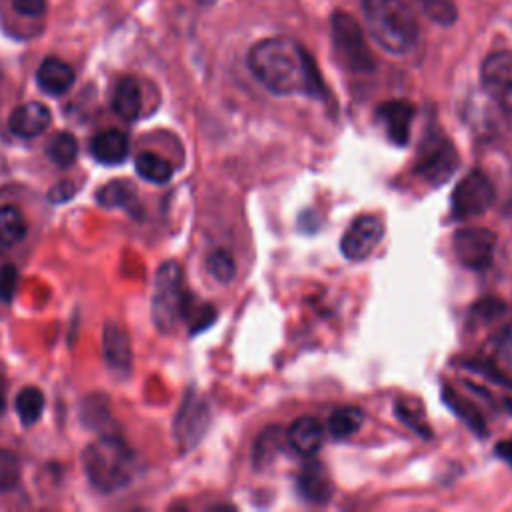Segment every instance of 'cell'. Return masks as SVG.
I'll return each mask as SVG.
<instances>
[{
  "label": "cell",
  "instance_id": "6da1fadb",
  "mask_svg": "<svg viewBox=\"0 0 512 512\" xmlns=\"http://www.w3.org/2000/svg\"><path fill=\"white\" fill-rule=\"evenodd\" d=\"M252 74L274 94H324L318 68L304 46L292 38L276 36L256 42L248 52Z\"/></svg>",
  "mask_w": 512,
  "mask_h": 512
},
{
  "label": "cell",
  "instance_id": "7a4b0ae2",
  "mask_svg": "<svg viewBox=\"0 0 512 512\" xmlns=\"http://www.w3.org/2000/svg\"><path fill=\"white\" fill-rule=\"evenodd\" d=\"M134 454L118 434H102L82 452V466L90 484L100 492H116L130 484Z\"/></svg>",
  "mask_w": 512,
  "mask_h": 512
},
{
  "label": "cell",
  "instance_id": "3957f363",
  "mask_svg": "<svg viewBox=\"0 0 512 512\" xmlns=\"http://www.w3.org/2000/svg\"><path fill=\"white\" fill-rule=\"evenodd\" d=\"M364 20L370 36L392 54H406L418 42V22L404 0H364Z\"/></svg>",
  "mask_w": 512,
  "mask_h": 512
},
{
  "label": "cell",
  "instance_id": "277c9868",
  "mask_svg": "<svg viewBox=\"0 0 512 512\" xmlns=\"http://www.w3.org/2000/svg\"><path fill=\"white\" fill-rule=\"evenodd\" d=\"M182 270L174 260H168L158 266L154 276V294H152V320L160 332H172L178 320L184 318V308L188 302Z\"/></svg>",
  "mask_w": 512,
  "mask_h": 512
},
{
  "label": "cell",
  "instance_id": "5b68a950",
  "mask_svg": "<svg viewBox=\"0 0 512 512\" xmlns=\"http://www.w3.org/2000/svg\"><path fill=\"white\" fill-rule=\"evenodd\" d=\"M332 44L340 62L354 72H372L374 56L364 40V32L360 24L344 12H336L332 16Z\"/></svg>",
  "mask_w": 512,
  "mask_h": 512
},
{
  "label": "cell",
  "instance_id": "8992f818",
  "mask_svg": "<svg viewBox=\"0 0 512 512\" xmlns=\"http://www.w3.org/2000/svg\"><path fill=\"white\" fill-rule=\"evenodd\" d=\"M458 168V152L442 134H430L416 156V174L432 186L444 184Z\"/></svg>",
  "mask_w": 512,
  "mask_h": 512
},
{
  "label": "cell",
  "instance_id": "52a82bcc",
  "mask_svg": "<svg viewBox=\"0 0 512 512\" xmlns=\"http://www.w3.org/2000/svg\"><path fill=\"white\" fill-rule=\"evenodd\" d=\"M496 198V190L488 176L480 170L468 172L454 188L450 206H452V216L458 220L474 218L484 214Z\"/></svg>",
  "mask_w": 512,
  "mask_h": 512
},
{
  "label": "cell",
  "instance_id": "ba28073f",
  "mask_svg": "<svg viewBox=\"0 0 512 512\" xmlns=\"http://www.w3.org/2000/svg\"><path fill=\"white\" fill-rule=\"evenodd\" d=\"M210 422V410L202 396L188 392L174 418V438L182 450L194 448Z\"/></svg>",
  "mask_w": 512,
  "mask_h": 512
},
{
  "label": "cell",
  "instance_id": "9c48e42d",
  "mask_svg": "<svg viewBox=\"0 0 512 512\" xmlns=\"http://www.w3.org/2000/svg\"><path fill=\"white\" fill-rule=\"evenodd\" d=\"M482 88L506 112H512V52H494L482 62Z\"/></svg>",
  "mask_w": 512,
  "mask_h": 512
},
{
  "label": "cell",
  "instance_id": "30bf717a",
  "mask_svg": "<svg viewBox=\"0 0 512 512\" xmlns=\"http://www.w3.org/2000/svg\"><path fill=\"white\" fill-rule=\"evenodd\" d=\"M496 234L486 228H462L454 234L456 258L472 270H484L492 264Z\"/></svg>",
  "mask_w": 512,
  "mask_h": 512
},
{
  "label": "cell",
  "instance_id": "8fae6325",
  "mask_svg": "<svg viewBox=\"0 0 512 512\" xmlns=\"http://www.w3.org/2000/svg\"><path fill=\"white\" fill-rule=\"evenodd\" d=\"M384 236V224L374 214H364L356 218L344 232L340 250L348 260H364L380 244Z\"/></svg>",
  "mask_w": 512,
  "mask_h": 512
},
{
  "label": "cell",
  "instance_id": "7c38bea8",
  "mask_svg": "<svg viewBox=\"0 0 512 512\" xmlns=\"http://www.w3.org/2000/svg\"><path fill=\"white\" fill-rule=\"evenodd\" d=\"M50 120H52V114L48 106H44L42 102H24L18 108H14V112L10 114L8 128L14 136L30 140L46 132V128L50 126Z\"/></svg>",
  "mask_w": 512,
  "mask_h": 512
},
{
  "label": "cell",
  "instance_id": "4fadbf2b",
  "mask_svg": "<svg viewBox=\"0 0 512 512\" xmlns=\"http://www.w3.org/2000/svg\"><path fill=\"white\" fill-rule=\"evenodd\" d=\"M376 116L382 122V126L386 128L388 138L396 146H404L408 136H410V124H412V118H414V106L404 102V100L384 102V104L378 106Z\"/></svg>",
  "mask_w": 512,
  "mask_h": 512
},
{
  "label": "cell",
  "instance_id": "5bb4252c",
  "mask_svg": "<svg viewBox=\"0 0 512 512\" xmlns=\"http://www.w3.org/2000/svg\"><path fill=\"white\" fill-rule=\"evenodd\" d=\"M74 78L76 76L72 66L54 56L42 60V64L36 70L38 88L50 96H62L64 92H68L74 84Z\"/></svg>",
  "mask_w": 512,
  "mask_h": 512
},
{
  "label": "cell",
  "instance_id": "9a60e30c",
  "mask_svg": "<svg viewBox=\"0 0 512 512\" xmlns=\"http://www.w3.org/2000/svg\"><path fill=\"white\" fill-rule=\"evenodd\" d=\"M286 440L300 456L312 458L324 442V428L316 418L302 416L292 422L286 432Z\"/></svg>",
  "mask_w": 512,
  "mask_h": 512
},
{
  "label": "cell",
  "instance_id": "2e32d148",
  "mask_svg": "<svg viewBox=\"0 0 512 512\" xmlns=\"http://www.w3.org/2000/svg\"><path fill=\"white\" fill-rule=\"evenodd\" d=\"M104 358L108 366L116 372H130L132 366V346L126 330L116 322H106L104 326Z\"/></svg>",
  "mask_w": 512,
  "mask_h": 512
},
{
  "label": "cell",
  "instance_id": "e0dca14e",
  "mask_svg": "<svg viewBox=\"0 0 512 512\" xmlns=\"http://www.w3.org/2000/svg\"><path fill=\"white\" fill-rule=\"evenodd\" d=\"M128 150V136L122 130H102L90 140V154L100 164H122Z\"/></svg>",
  "mask_w": 512,
  "mask_h": 512
},
{
  "label": "cell",
  "instance_id": "ac0fdd59",
  "mask_svg": "<svg viewBox=\"0 0 512 512\" xmlns=\"http://www.w3.org/2000/svg\"><path fill=\"white\" fill-rule=\"evenodd\" d=\"M488 368L498 380L512 386V324H506L488 344Z\"/></svg>",
  "mask_w": 512,
  "mask_h": 512
},
{
  "label": "cell",
  "instance_id": "d6986e66",
  "mask_svg": "<svg viewBox=\"0 0 512 512\" xmlns=\"http://www.w3.org/2000/svg\"><path fill=\"white\" fill-rule=\"evenodd\" d=\"M298 490L306 500L316 502V504L330 500L332 482L320 462H310L302 468V472L298 476Z\"/></svg>",
  "mask_w": 512,
  "mask_h": 512
},
{
  "label": "cell",
  "instance_id": "ffe728a7",
  "mask_svg": "<svg viewBox=\"0 0 512 512\" xmlns=\"http://www.w3.org/2000/svg\"><path fill=\"white\" fill-rule=\"evenodd\" d=\"M112 108L122 120H136L142 108V92L132 76L118 80L112 94Z\"/></svg>",
  "mask_w": 512,
  "mask_h": 512
},
{
  "label": "cell",
  "instance_id": "44dd1931",
  "mask_svg": "<svg viewBox=\"0 0 512 512\" xmlns=\"http://www.w3.org/2000/svg\"><path fill=\"white\" fill-rule=\"evenodd\" d=\"M96 202L104 208H134L136 188L128 180H112L98 190Z\"/></svg>",
  "mask_w": 512,
  "mask_h": 512
},
{
  "label": "cell",
  "instance_id": "7402d4cb",
  "mask_svg": "<svg viewBox=\"0 0 512 512\" xmlns=\"http://www.w3.org/2000/svg\"><path fill=\"white\" fill-rule=\"evenodd\" d=\"M134 168H136L138 176H142L144 180H148L152 184L168 182L174 172L172 164L154 152H140L134 160Z\"/></svg>",
  "mask_w": 512,
  "mask_h": 512
},
{
  "label": "cell",
  "instance_id": "603a6c76",
  "mask_svg": "<svg viewBox=\"0 0 512 512\" xmlns=\"http://www.w3.org/2000/svg\"><path fill=\"white\" fill-rule=\"evenodd\" d=\"M14 408L16 414L20 416V422L24 426H30L34 422H38V418L42 416L44 410V394L40 388L36 386H24L14 400Z\"/></svg>",
  "mask_w": 512,
  "mask_h": 512
},
{
  "label": "cell",
  "instance_id": "cb8c5ba5",
  "mask_svg": "<svg viewBox=\"0 0 512 512\" xmlns=\"http://www.w3.org/2000/svg\"><path fill=\"white\" fill-rule=\"evenodd\" d=\"M364 422V412L356 406H340L334 408L328 418V430L334 438L352 436Z\"/></svg>",
  "mask_w": 512,
  "mask_h": 512
},
{
  "label": "cell",
  "instance_id": "d4e9b609",
  "mask_svg": "<svg viewBox=\"0 0 512 512\" xmlns=\"http://www.w3.org/2000/svg\"><path fill=\"white\" fill-rule=\"evenodd\" d=\"M24 236H26V220L22 212L12 204L0 206V244L14 246Z\"/></svg>",
  "mask_w": 512,
  "mask_h": 512
},
{
  "label": "cell",
  "instance_id": "484cf974",
  "mask_svg": "<svg viewBox=\"0 0 512 512\" xmlns=\"http://www.w3.org/2000/svg\"><path fill=\"white\" fill-rule=\"evenodd\" d=\"M48 158L56 164V166H70L74 164L76 156H78V142L76 138L70 134V132H58L50 144H48V150H46Z\"/></svg>",
  "mask_w": 512,
  "mask_h": 512
},
{
  "label": "cell",
  "instance_id": "4316f807",
  "mask_svg": "<svg viewBox=\"0 0 512 512\" xmlns=\"http://www.w3.org/2000/svg\"><path fill=\"white\" fill-rule=\"evenodd\" d=\"M280 450H282V430L278 428L264 430L254 448V464L258 468L268 466L278 456Z\"/></svg>",
  "mask_w": 512,
  "mask_h": 512
},
{
  "label": "cell",
  "instance_id": "83f0119b",
  "mask_svg": "<svg viewBox=\"0 0 512 512\" xmlns=\"http://www.w3.org/2000/svg\"><path fill=\"white\" fill-rule=\"evenodd\" d=\"M206 268L210 272V276L222 284H228L234 274H236V264L234 258L226 252V250H214L208 254L206 258Z\"/></svg>",
  "mask_w": 512,
  "mask_h": 512
},
{
  "label": "cell",
  "instance_id": "f1b7e54d",
  "mask_svg": "<svg viewBox=\"0 0 512 512\" xmlns=\"http://www.w3.org/2000/svg\"><path fill=\"white\" fill-rule=\"evenodd\" d=\"M414 4L434 22L450 26L456 20V8L452 0H414Z\"/></svg>",
  "mask_w": 512,
  "mask_h": 512
},
{
  "label": "cell",
  "instance_id": "f546056e",
  "mask_svg": "<svg viewBox=\"0 0 512 512\" xmlns=\"http://www.w3.org/2000/svg\"><path fill=\"white\" fill-rule=\"evenodd\" d=\"M20 482V462L18 458L6 450L0 448V492H10Z\"/></svg>",
  "mask_w": 512,
  "mask_h": 512
},
{
  "label": "cell",
  "instance_id": "4dcf8cb0",
  "mask_svg": "<svg viewBox=\"0 0 512 512\" xmlns=\"http://www.w3.org/2000/svg\"><path fill=\"white\" fill-rule=\"evenodd\" d=\"M18 288V270L14 264H4L0 268V300H4L6 304L14 300Z\"/></svg>",
  "mask_w": 512,
  "mask_h": 512
},
{
  "label": "cell",
  "instance_id": "1f68e13d",
  "mask_svg": "<svg viewBox=\"0 0 512 512\" xmlns=\"http://www.w3.org/2000/svg\"><path fill=\"white\" fill-rule=\"evenodd\" d=\"M12 8L28 18H38L44 16L48 10V0H10Z\"/></svg>",
  "mask_w": 512,
  "mask_h": 512
},
{
  "label": "cell",
  "instance_id": "d6a6232c",
  "mask_svg": "<svg viewBox=\"0 0 512 512\" xmlns=\"http://www.w3.org/2000/svg\"><path fill=\"white\" fill-rule=\"evenodd\" d=\"M496 452H498L502 458H506L508 462H512V440H510V442H500L498 448H496Z\"/></svg>",
  "mask_w": 512,
  "mask_h": 512
},
{
  "label": "cell",
  "instance_id": "836d02e7",
  "mask_svg": "<svg viewBox=\"0 0 512 512\" xmlns=\"http://www.w3.org/2000/svg\"><path fill=\"white\" fill-rule=\"evenodd\" d=\"M6 410V382L0 378V414Z\"/></svg>",
  "mask_w": 512,
  "mask_h": 512
},
{
  "label": "cell",
  "instance_id": "e575fe53",
  "mask_svg": "<svg viewBox=\"0 0 512 512\" xmlns=\"http://www.w3.org/2000/svg\"><path fill=\"white\" fill-rule=\"evenodd\" d=\"M198 2H202V4H210V2H214V0H198Z\"/></svg>",
  "mask_w": 512,
  "mask_h": 512
}]
</instances>
